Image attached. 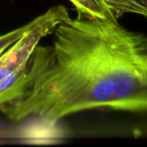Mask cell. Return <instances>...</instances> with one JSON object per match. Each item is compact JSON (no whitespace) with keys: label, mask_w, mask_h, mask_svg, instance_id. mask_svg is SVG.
<instances>
[{"label":"cell","mask_w":147,"mask_h":147,"mask_svg":"<svg viewBox=\"0 0 147 147\" xmlns=\"http://www.w3.org/2000/svg\"><path fill=\"white\" fill-rule=\"evenodd\" d=\"M115 19L126 13L140 14L147 17V0H103Z\"/></svg>","instance_id":"3957f363"},{"label":"cell","mask_w":147,"mask_h":147,"mask_svg":"<svg viewBox=\"0 0 147 147\" xmlns=\"http://www.w3.org/2000/svg\"><path fill=\"white\" fill-rule=\"evenodd\" d=\"M42 19V14L37 17H35L31 22L14 29L6 34L0 35V54L5 51L9 46H11L14 42H16L18 39H20L26 32L34 28Z\"/></svg>","instance_id":"5b68a950"},{"label":"cell","mask_w":147,"mask_h":147,"mask_svg":"<svg viewBox=\"0 0 147 147\" xmlns=\"http://www.w3.org/2000/svg\"><path fill=\"white\" fill-rule=\"evenodd\" d=\"M70 16L64 5H56L42 14L41 21L0 54V100L19 79L34 48L52 34L59 22Z\"/></svg>","instance_id":"7a4b0ae2"},{"label":"cell","mask_w":147,"mask_h":147,"mask_svg":"<svg viewBox=\"0 0 147 147\" xmlns=\"http://www.w3.org/2000/svg\"><path fill=\"white\" fill-rule=\"evenodd\" d=\"M51 45H37L16 83L0 100L11 121L54 125L89 109L147 114V35L117 20L68 16Z\"/></svg>","instance_id":"6da1fadb"},{"label":"cell","mask_w":147,"mask_h":147,"mask_svg":"<svg viewBox=\"0 0 147 147\" xmlns=\"http://www.w3.org/2000/svg\"><path fill=\"white\" fill-rule=\"evenodd\" d=\"M77 9L78 15L99 16L115 19L103 0H69ZM118 21V20H117Z\"/></svg>","instance_id":"277c9868"}]
</instances>
